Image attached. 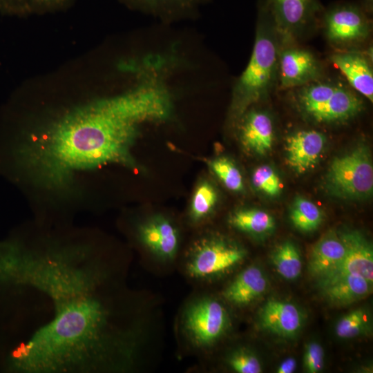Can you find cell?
I'll return each instance as SVG.
<instances>
[{"label": "cell", "mask_w": 373, "mask_h": 373, "mask_svg": "<svg viewBox=\"0 0 373 373\" xmlns=\"http://www.w3.org/2000/svg\"><path fill=\"white\" fill-rule=\"evenodd\" d=\"M131 260L87 238L0 241V294L17 301L13 373H138L163 344L158 296L130 281Z\"/></svg>", "instance_id": "obj_1"}, {"label": "cell", "mask_w": 373, "mask_h": 373, "mask_svg": "<svg viewBox=\"0 0 373 373\" xmlns=\"http://www.w3.org/2000/svg\"><path fill=\"white\" fill-rule=\"evenodd\" d=\"M170 92L153 79L123 94L73 109L17 148L21 167L44 189L64 191L80 173L108 164L136 169L133 149L142 126L169 119Z\"/></svg>", "instance_id": "obj_2"}, {"label": "cell", "mask_w": 373, "mask_h": 373, "mask_svg": "<svg viewBox=\"0 0 373 373\" xmlns=\"http://www.w3.org/2000/svg\"><path fill=\"white\" fill-rule=\"evenodd\" d=\"M230 326V314L222 297L196 289L178 311L175 333L182 353L202 361L225 337Z\"/></svg>", "instance_id": "obj_3"}, {"label": "cell", "mask_w": 373, "mask_h": 373, "mask_svg": "<svg viewBox=\"0 0 373 373\" xmlns=\"http://www.w3.org/2000/svg\"><path fill=\"white\" fill-rule=\"evenodd\" d=\"M280 39L265 1L258 3L256 33L247 67L235 84L232 114L240 117L254 103L266 97L278 77Z\"/></svg>", "instance_id": "obj_4"}, {"label": "cell", "mask_w": 373, "mask_h": 373, "mask_svg": "<svg viewBox=\"0 0 373 373\" xmlns=\"http://www.w3.org/2000/svg\"><path fill=\"white\" fill-rule=\"evenodd\" d=\"M247 250L222 236L207 234L195 240L178 266L196 289H204L242 263Z\"/></svg>", "instance_id": "obj_5"}, {"label": "cell", "mask_w": 373, "mask_h": 373, "mask_svg": "<svg viewBox=\"0 0 373 373\" xmlns=\"http://www.w3.org/2000/svg\"><path fill=\"white\" fill-rule=\"evenodd\" d=\"M296 104L309 119L319 124L347 122L363 109L361 98L339 83L316 80L298 87Z\"/></svg>", "instance_id": "obj_6"}, {"label": "cell", "mask_w": 373, "mask_h": 373, "mask_svg": "<svg viewBox=\"0 0 373 373\" xmlns=\"http://www.w3.org/2000/svg\"><path fill=\"white\" fill-rule=\"evenodd\" d=\"M136 239L143 251L144 266L157 274H166L178 266L180 234L169 218L155 215L138 223Z\"/></svg>", "instance_id": "obj_7"}, {"label": "cell", "mask_w": 373, "mask_h": 373, "mask_svg": "<svg viewBox=\"0 0 373 373\" xmlns=\"http://www.w3.org/2000/svg\"><path fill=\"white\" fill-rule=\"evenodd\" d=\"M327 184L333 194L341 198L369 196L373 190V165L368 148L360 144L334 158L327 175Z\"/></svg>", "instance_id": "obj_8"}, {"label": "cell", "mask_w": 373, "mask_h": 373, "mask_svg": "<svg viewBox=\"0 0 373 373\" xmlns=\"http://www.w3.org/2000/svg\"><path fill=\"white\" fill-rule=\"evenodd\" d=\"M362 6L343 2L329 7L323 12L325 35L332 44L346 46L367 38L370 23Z\"/></svg>", "instance_id": "obj_9"}, {"label": "cell", "mask_w": 373, "mask_h": 373, "mask_svg": "<svg viewBox=\"0 0 373 373\" xmlns=\"http://www.w3.org/2000/svg\"><path fill=\"white\" fill-rule=\"evenodd\" d=\"M280 41H291L315 21L323 8L318 0H264Z\"/></svg>", "instance_id": "obj_10"}, {"label": "cell", "mask_w": 373, "mask_h": 373, "mask_svg": "<svg viewBox=\"0 0 373 373\" xmlns=\"http://www.w3.org/2000/svg\"><path fill=\"white\" fill-rule=\"evenodd\" d=\"M346 247L342 261L321 277V287L348 275L358 276L373 283V249L370 242L356 231L340 234Z\"/></svg>", "instance_id": "obj_11"}, {"label": "cell", "mask_w": 373, "mask_h": 373, "mask_svg": "<svg viewBox=\"0 0 373 373\" xmlns=\"http://www.w3.org/2000/svg\"><path fill=\"white\" fill-rule=\"evenodd\" d=\"M322 67L309 50L287 48L280 50L278 77L284 88H298L320 79Z\"/></svg>", "instance_id": "obj_12"}, {"label": "cell", "mask_w": 373, "mask_h": 373, "mask_svg": "<svg viewBox=\"0 0 373 373\" xmlns=\"http://www.w3.org/2000/svg\"><path fill=\"white\" fill-rule=\"evenodd\" d=\"M267 280L262 269L251 265L239 271L223 289L220 296L227 305L236 307H245L265 291Z\"/></svg>", "instance_id": "obj_13"}, {"label": "cell", "mask_w": 373, "mask_h": 373, "mask_svg": "<svg viewBox=\"0 0 373 373\" xmlns=\"http://www.w3.org/2000/svg\"><path fill=\"white\" fill-rule=\"evenodd\" d=\"M260 326L283 337L294 336L303 325L300 309L293 303L276 299L269 300L258 312Z\"/></svg>", "instance_id": "obj_14"}, {"label": "cell", "mask_w": 373, "mask_h": 373, "mask_svg": "<svg viewBox=\"0 0 373 373\" xmlns=\"http://www.w3.org/2000/svg\"><path fill=\"white\" fill-rule=\"evenodd\" d=\"M325 136L317 131H299L287 140V160L299 173L312 167L318 161L325 144Z\"/></svg>", "instance_id": "obj_15"}, {"label": "cell", "mask_w": 373, "mask_h": 373, "mask_svg": "<svg viewBox=\"0 0 373 373\" xmlns=\"http://www.w3.org/2000/svg\"><path fill=\"white\" fill-rule=\"evenodd\" d=\"M330 60L357 93L373 102V71L366 55L357 51L337 52Z\"/></svg>", "instance_id": "obj_16"}, {"label": "cell", "mask_w": 373, "mask_h": 373, "mask_svg": "<svg viewBox=\"0 0 373 373\" xmlns=\"http://www.w3.org/2000/svg\"><path fill=\"white\" fill-rule=\"evenodd\" d=\"M274 129L271 117L261 111H252L245 117L240 128V140L248 151L265 155L271 147Z\"/></svg>", "instance_id": "obj_17"}, {"label": "cell", "mask_w": 373, "mask_h": 373, "mask_svg": "<svg viewBox=\"0 0 373 373\" xmlns=\"http://www.w3.org/2000/svg\"><path fill=\"white\" fill-rule=\"evenodd\" d=\"M345 253L346 247L340 235L333 231L325 234L311 251L308 265L309 273L320 278L336 267Z\"/></svg>", "instance_id": "obj_18"}, {"label": "cell", "mask_w": 373, "mask_h": 373, "mask_svg": "<svg viewBox=\"0 0 373 373\" xmlns=\"http://www.w3.org/2000/svg\"><path fill=\"white\" fill-rule=\"evenodd\" d=\"M321 287L330 303L344 305L368 296L372 291V283L361 276L348 275Z\"/></svg>", "instance_id": "obj_19"}, {"label": "cell", "mask_w": 373, "mask_h": 373, "mask_svg": "<svg viewBox=\"0 0 373 373\" xmlns=\"http://www.w3.org/2000/svg\"><path fill=\"white\" fill-rule=\"evenodd\" d=\"M229 224L234 229L249 234H261L274 227V219L269 213L256 209H243L233 212Z\"/></svg>", "instance_id": "obj_20"}, {"label": "cell", "mask_w": 373, "mask_h": 373, "mask_svg": "<svg viewBox=\"0 0 373 373\" xmlns=\"http://www.w3.org/2000/svg\"><path fill=\"white\" fill-rule=\"evenodd\" d=\"M271 260L277 272L287 280L298 278L302 269V260L297 247L287 240L277 247L272 254Z\"/></svg>", "instance_id": "obj_21"}, {"label": "cell", "mask_w": 373, "mask_h": 373, "mask_svg": "<svg viewBox=\"0 0 373 373\" xmlns=\"http://www.w3.org/2000/svg\"><path fill=\"white\" fill-rule=\"evenodd\" d=\"M290 219L298 229L309 232L320 226L323 220V213L312 201L303 197H297L291 209Z\"/></svg>", "instance_id": "obj_22"}, {"label": "cell", "mask_w": 373, "mask_h": 373, "mask_svg": "<svg viewBox=\"0 0 373 373\" xmlns=\"http://www.w3.org/2000/svg\"><path fill=\"white\" fill-rule=\"evenodd\" d=\"M217 192L208 182H201L196 188L192 198L189 216L192 222L199 223L211 213L216 202Z\"/></svg>", "instance_id": "obj_23"}, {"label": "cell", "mask_w": 373, "mask_h": 373, "mask_svg": "<svg viewBox=\"0 0 373 373\" xmlns=\"http://www.w3.org/2000/svg\"><path fill=\"white\" fill-rule=\"evenodd\" d=\"M370 329V316L365 309H356L343 316L335 327L341 338H351L366 334Z\"/></svg>", "instance_id": "obj_24"}, {"label": "cell", "mask_w": 373, "mask_h": 373, "mask_svg": "<svg viewBox=\"0 0 373 373\" xmlns=\"http://www.w3.org/2000/svg\"><path fill=\"white\" fill-rule=\"evenodd\" d=\"M228 368L237 373H260L262 365L256 354L245 347H238L225 357Z\"/></svg>", "instance_id": "obj_25"}, {"label": "cell", "mask_w": 373, "mask_h": 373, "mask_svg": "<svg viewBox=\"0 0 373 373\" xmlns=\"http://www.w3.org/2000/svg\"><path fill=\"white\" fill-rule=\"evenodd\" d=\"M209 166L223 184L229 190L239 192L244 189L242 175L229 159L225 157L216 158L209 162Z\"/></svg>", "instance_id": "obj_26"}, {"label": "cell", "mask_w": 373, "mask_h": 373, "mask_svg": "<svg viewBox=\"0 0 373 373\" xmlns=\"http://www.w3.org/2000/svg\"><path fill=\"white\" fill-rule=\"evenodd\" d=\"M252 183L256 189L270 196L276 195L280 189L278 176L267 165L260 166L254 171Z\"/></svg>", "instance_id": "obj_27"}, {"label": "cell", "mask_w": 373, "mask_h": 373, "mask_svg": "<svg viewBox=\"0 0 373 373\" xmlns=\"http://www.w3.org/2000/svg\"><path fill=\"white\" fill-rule=\"evenodd\" d=\"M147 10L173 12L189 10L204 0H130Z\"/></svg>", "instance_id": "obj_28"}, {"label": "cell", "mask_w": 373, "mask_h": 373, "mask_svg": "<svg viewBox=\"0 0 373 373\" xmlns=\"http://www.w3.org/2000/svg\"><path fill=\"white\" fill-rule=\"evenodd\" d=\"M70 0H0V8L27 10L52 9L66 4Z\"/></svg>", "instance_id": "obj_29"}, {"label": "cell", "mask_w": 373, "mask_h": 373, "mask_svg": "<svg viewBox=\"0 0 373 373\" xmlns=\"http://www.w3.org/2000/svg\"><path fill=\"white\" fill-rule=\"evenodd\" d=\"M305 370L309 373H317L324 365V352L321 345L312 342L307 345L303 356Z\"/></svg>", "instance_id": "obj_30"}, {"label": "cell", "mask_w": 373, "mask_h": 373, "mask_svg": "<svg viewBox=\"0 0 373 373\" xmlns=\"http://www.w3.org/2000/svg\"><path fill=\"white\" fill-rule=\"evenodd\" d=\"M296 367V361L294 358L289 357L285 359L277 369L278 373H292Z\"/></svg>", "instance_id": "obj_31"}, {"label": "cell", "mask_w": 373, "mask_h": 373, "mask_svg": "<svg viewBox=\"0 0 373 373\" xmlns=\"http://www.w3.org/2000/svg\"><path fill=\"white\" fill-rule=\"evenodd\" d=\"M362 7L367 12H370L373 8V0H361Z\"/></svg>", "instance_id": "obj_32"}]
</instances>
